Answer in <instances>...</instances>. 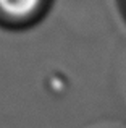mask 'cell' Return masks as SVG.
I'll return each mask as SVG.
<instances>
[{
	"label": "cell",
	"instance_id": "1",
	"mask_svg": "<svg viewBox=\"0 0 126 128\" xmlns=\"http://www.w3.org/2000/svg\"><path fill=\"white\" fill-rule=\"evenodd\" d=\"M39 3L41 0H0V8L11 16H28Z\"/></svg>",
	"mask_w": 126,
	"mask_h": 128
}]
</instances>
